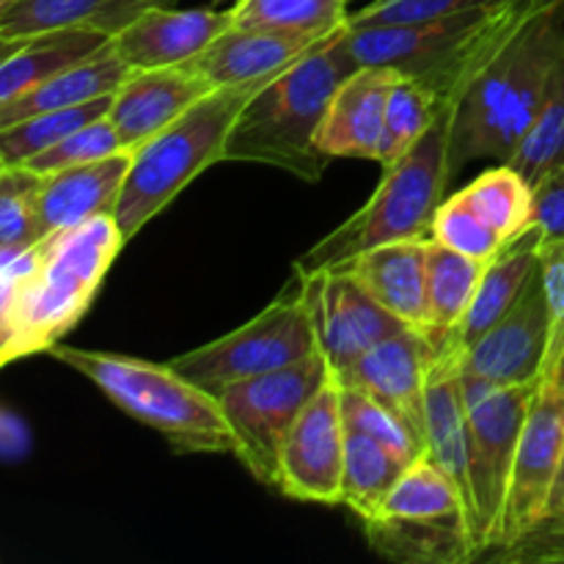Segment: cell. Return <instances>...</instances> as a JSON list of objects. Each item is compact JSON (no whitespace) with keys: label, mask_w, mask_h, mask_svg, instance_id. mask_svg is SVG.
<instances>
[{"label":"cell","mask_w":564,"mask_h":564,"mask_svg":"<svg viewBox=\"0 0 564 564\" xmlns=\"http://www.w3.org/2000/svg\"><path fill=\"white\" fill-rule=\"evenodd\" d=\"M538 246H540V231L529 229L512 242H507L494 259L485 262L482 279H479L474 301L468 306L466 317L457 325L455 336L446 347H460L468 350L477 339H482L521 297L527 290L529 279L538 273Z\"/></svg>","instance_id":"cell-23"},{"label":"cell","mask_w":564,"mask_h":564,"mask_svg":"<svg viewBox=\"0 0 564 564\" xmlns=\"http://www.w3.org/2000/svg\"><path fill=\"white\" fill-rule=\"evenodd\" d=\"M457 193L505 242H512L534 226L532 185L512 165L499 163L482 171Z\"/></svg>","instance_id":"cell-29"},{"label":"cell","mask_w":564,"mask_h":564,"mask_svg":"<svg viewBox=\"0 0 564 564\" xmlns=\"http://www.w3.org/2000/svg\"><path fill=\"white\" fill-rule=\"evenodd\" d=\"M356 69L341 22L248 99L229 132L224 163H262L317 182L330 163L317 147L319 124L339 83Z\"/></svg>","instance_id":"cell-2"},{"label":"cell","mask_w":564,"mask_h":564,"mask_svg":"<svg viewBox=\"0 0 564 564\" xmlns=\"http://www.w3.org/2000/svg\"><path fill=\"white\" fill-rule=\"evenodd\" d=\"M235 3H240V0H235Z\"/></svg>","instance_id":"cell-49"},{"label":"cell","mask_w":564,"mask_h":564,"mask_svg":"<svg viewBox=\"0 0 564 564\" xmlns=\"http://www.w3.org/2000/svg\"><path fill=\"white\" fill-rule=\"evenodd\" d=\"M538 383L494 386L460 369V391L468 411L474 455V505H477V549L479 556L490 549L507 485H510L512 460L518 441L527 424L529 408L538 397Z\"/></svg>","instance_id":"cell-10"},{"label":"cell","mask_w":564,"mask_h":564,"mask_svg":"<svg viewBox=\"0 0 564 564\" xmlns=\"http://www.w3.org/2000/svg\"><path fill=\"white\" fill-rule=\"evenodd\" d=\"M160 0H11L0 14V39L47 31H94L113 39Z\"/></svg>","instance_id":"cell-22"},{"label":"cell","mask_w":564,"mask_h":564,"mask_svg":"<svg viewBox=\"0 0 564 564\" xmlns=\"http://www.w3.org/2000/svg\"><path fill=\"white\" fill-rule=\"evenodd\" d=\"M231 25L273 31L330 33L347 22V0H240L229 9Z\"/></svg>","instance_id":"cell-34"},{"label":"cell","mask_w":564,"mask_h":564,"mask_svg":"<svg viewBox=\"0 0 564 564\" xmlns=\"http://www.w3.org/2000/svg\"><path fill=\"white\" fill-rule=\"evenodd\" d=\"M339 405L341 419H345V430H350V433H361L380 441V444L394 449L400 457H405L408 463H413L416 457L424 455L422 441H419L416 435L389 411V408H383L378 400L364 394V391L339 383Z\"/></svg>","instance_id":"cell-36"},{"label":"cell","mask_w":564,"mask_h":564,"mask_svg":"<svg viewBox=\"0 0 564 564\" xmlns=\"http://www.w3.org/2000/svg\"><path fill=\"white\" fill-rule=\"evenodd\" d=\"M116 152H124L119 143V135H116L113 124L105 119L91 121V124L80 127L72 135H66L64 141L50 147L47 152L36 154L25 163V169H31L33 174L44 176L53 174V171L61 169H72V165H83V163H94V160L110 158Z\"/></svg>","instance_id":"cell-38"},{"label":"cell","mask_w":564,"mask_h":564,"mask_svg":"<svg viewBox=\"0 0 564 564\" xmlns=\"http://www.w3.org/2000/svg\"><path fill=\"white\" fill-rule=\"evenodd\" d=\"M562 55L564 0L529 6L452 102V174L474 160L507 163L516 154Z\"/></svg>","instance_id":"cell-1"},{"label":"cell","mask_w":564,"mask_h":564,"mask_svg":"<svg viewBox=\"0 0 564 564\" xmlns=\"http://www.w3.org/2000/svg\"><path fill=\"white\" fill-rule=\"evenodd\" d=\"M562 460L564 389L554 383H540L527 424H523L521 441H518L505 507H501L494 540L485 554L512 545L549 516Z\"/></svg>","instance_id":"cell-11"},{"label":"cell","mask_w":564,"mask_h":564,"mask_svg":"<svg viewBox=\"0 0 564 564\" xmlns=\"http://www.w3.org/2000/svg\"><path fill=\"white\" fill-rule=\"evenodd\" d=\"M124 242L113 215H99L39 242L36 264L17 281L6 303L11 361L47 352L80 323Z\"/></svg>","instance_id":"cell-4"},{"label":"cell","mask_w":564,"mask_h":564,"mask_svg":"<svg viewBox=\"0 0 564 564\" xmlns=\"http://www.w3.org/2000/svg\"><path fill=\"white\" fill-rule=\"evenodd\" d=\"M328 33L273 31V28L229 25L204 53L191 61L215 88L268 77L314 47Z\"/></svg>","instance_id":"cell-21"},{"label":"cell","mask_w":564,"mask_h":564,"mask_svg":"<svg viewBox=\"0 0 564 564\" xmlns=\"http://www.w3.org/2000/svg\"><path fill=\"white\" fill-rule=\"evenodd\" d=\"M213 88V83L191 64L132 69L113 91L108 121L119 135L121 149L135 152L149 138L174 124Z\"/></svg>","instance_id":"cell-16"},{"label":"cell","mask_w":564,"mask_h":564,"mask_svg":"<svg viewBox=\"0 0 564 564\" xmlns=\"http://www.w3.org/2000/svg\"><path fill=\"white\" fill-rule=\"evenodd\" d=\"M11 3V0H0V14H3V9H6V6H9Z\"/></svg>","instance_id":"cell-47"},{"label":"cell","mask_w":564,"mask_h":564,"mask_svg":"<svg viewBox=\"0 0 564 564\" xmlns=\"http://www.w3.org/2000/svg\"><path fill=\"white\" fill-rule=\"evenodd\" d=\"M441 105L444 102L427 86L416 83L413 77H397V83L389 91V99H386L383 135H380L378 160L375 163L391 165L394 160H400L433 127Z\"/></svg>","instance_id":"cell-33"},{"label":"cell","mask_w":564,"mask_h":564,"mask_svg":"<svg viewBox=\"0 0 564 564\" xmlns=\"http://www.w3.org/2000/svg\"><path fill=\"white\" fill-rule=\"evenodd\" d=\"M400 72L389 66H358L339 83L317 132L319 152L334 158L378 160L386 99Z\"/></svg>","instance_id":"cell-18"},{"label":"cell","mask_w":564,"mask_h":564,"mask_svg":"<svg viewBox=\"0 0 564 564\" xmlns=\"http://www.w3.org/2000/svg\"><path fill=\"white\" fill-rule=\"evenodd\" d=\"M110 99H113V94L91 99V102L72 105V108L47 110V113L31 116V119L3 127L0 130V158H3L6 165H25L28 160L47 152L50 147L61 143L80 127L105 119L110 110Z\"/></svg>","instance_id":"cell-31"},{"label":"cell","mask_w":564,"mask_h":564,"mask_svg":"<svg viewBox=\"0 0 564 564\" xmlns=\"http://www.w3.org/2000/svg\"><path fill=\"white\" fill-rule=\"evenodd\" d=\"M50 356L91 380L116 408L163 435L187 455H235V438L218 397L182 378L171 364L53 345Z\"/></svg>","instance_id":"cell-5"},{"label":"cell","mask_w":564,"mask_h":564,"mask_svg":"<svg viewBox=\"0 0 564 564\" xmlns=\"http://www.w3.org/2000/svg\"><path fill=\"white\" fill-rule=\"evenodd\" d=\"M564 499V460H562V468H560V477H556V485H554V499H551V507L556 505V501Z\"/></svg>","instance_id":"cell-45"},{"label":"cell","mask_w":564,"mask_h":564,"mask_svg":"<svg viewBox=\"0 0 564 564\" xmlns=\"http://www.w3.org/2000/svg\"><path fill=\"white\" fill-rule=\"evenodd\" d=\"M549 3H560V0H529V6H549Z\"/></svg>","instance_id":"cell-46"},{"label":"cell","mask_w":564,"mask_h":564,"mask_svg":"<svg viewBox=\"0 0 564 564\" xmlns=\"http://www.w3.org/2000/svg\"><path fill=\"white\" fill-rule=\"evenodd\" d=\"M42 176L25 165H6L0 174V268L42 242L36 224V193Z\"/></svg>","instance_id":"cell-35"},{"label":"cell","mask_w":564,"mask_h":564,"mask_svg":"<svg viewBox=\"0 0 564 564\" xmlns=\"http://www.w3.org/2000/svg\"><path fill=\"white\" fill-rule=\"evenodd\" d=\"M427 242L400 240L369 248L341 268L408 328L427 336Z\"/></svg>","instance_id":"cell-20"},{"label":"cell","mask_w":564,"mask_h":564,"mask_svg":"<svg viewBox=\"0 0 564 564\" xmlns=\"http://www.w3.org/2000/svg\"><path fill=\"white\" fill-rule=\"evenodd\" d=\"M3 169H6V163H3V158H0V174H3Z\"/></svg>","instance_id":"cell-48"},{"label":"cell","mask_w":564,"mask_h":564,"mask_svg":"<svg viewBox=\"0 0 564 564\" xmlns=\"http://www.w3.org/2000/svg\"><path fill=\"white\" fill-rule=\"evenodd\" d=\"M485 556L501 564H564V499L551 507L532 532Z\"/></svg>","instance_id":"cell-41"},{"label":"cell","mask_w":564,"mask_h":564,"mask_svg":"<svg viewBox=\"0 0 564 564\" xmlns=\"http://www.w3.org/2000/svg\"><path fill=\"white\" fill-rule=\"evenodd\" d=\"M529 0L499 9L463 11L413 22L347 25V47L358 66H389L427 86L441 102H455L460 88L496 44L527 14Z\"/></svg>","instance_id":"cell-7"},{"label":"cell","mask_w":564,"mask_h":564,"mask_svg":"<svg viewBox=\"0 0 564 564\" xmlns=\"http://www.w3.org/2000/svg\"><path fill=\"white\" fill-rule=\"evenodd\" d=\"M430 240L441 242V246L452 248V251H460L466 257L479 259V262H488L494 259L501 248L507 246L466 202H463L460 193L444 198V204L438 207L433 220V237Z\"/></svg>","instance_id":"cell-37"},{"label":"cell","mask_w":564,"mask_h":564,"mask_svg":"<svg viewBox=\"0 0 564 564\" xmlns=\"http://www.w3.org/2000/svg\"><path fill=\"white\" fill-rule=\"evenodd\" d=\"M485 262L460 251L427 242V339L435 350H444L455 336L474 301Z\"/></svg>","instance_id":"cell-27"},{"label":"cell","mask_w":564,"mask_h":564,"mask_svg":"<svg viewBox=\"0 0 564 564\" xmlns=\"http://www.w3.org/2000/svg\"><path fill=\"white\" fill-rule=\"evenodd\" d=\"M560 163H564V55L551 75L532 127L518 143L516 154L507 160V165H512L529 185Z\"/></svg>","instance_id":"cell-32"},{"label":"cell","mask_w":564,"mask_h":564,"mask_svg":"<svg viewBox=\"0 0 564 564\" xmlns=\"http://www.w3.org/2000/svg\"><path fill=\"white\" fill-rule=\"evenodd\" d=\"M301 281L317 330V347L328 358L334 375L345 372L369 347L408 328L345 268L323 270Z\"/></svg>","instance_id":"cell-13"},{"label":"cell","mask_w":564,"mask_h":564,"mask_svg":"<svg viewBox=\"0 0 564 564\" xmlns=\"http://www.w3.org/2000/svg\"><path fill=\"white\" fill-rule=\"evenodd\" d=\"M130 171V152H116L94 163L44 174L36 193L39 237L58 235L88 224L99 215H113Z\"/></svg>","instance_id":"cell-19"},{"label":"cell","mask_w":564,"mask_h":564,"mask_svg":"<svg viewBox=\"0 0 564 564\" xmlns=\"http://www.w3.org/2000/svg\"><path fill=\"white\" fill-rule=\"evenodd\" d=\"M551 317L540 273L529 279L516 306L468 350H463L460 369L494 386H521L543 380L549 356Z\"/></svg>","instance_id":"cell-15"},{"label":"cell","mask_w":564,"mask_h":564,"mask_svg":"<svg viewBox=\"0 0 564 564\" xmlns=\"http://www.w3.org/2000/svg\"><path fill=\"white\" fill-rule=\"evenodd\" d=\"M130 72L132 69L119 58V53L113 47V39H110L108 44H102L88 58L66 66L58 75L47 77V80L39 83L36 88L25 91L22 97L0 105V130L9 124H17L22 119H31V116L47 113V110L72 108V105L110 97L124 83V77Z\"/></svg>","instance_id":"cell-24"},{"label":"cell","mask_w":564,"mask_h":564,"mask_svg":"<svg viewBox=\"0 0 564 564\" xmlns=\"http://www.w3.org/2000/svg\"><path fill=\"white\" fill-rule=\"evenodd\" d=\"M11 364V325L6 317V301L0 297V369Z\"/></svg>","instance_id":"cell-43"},{"label":"cell","mask_w":564,"mask_h":564,"mask_svg":"<svg viewBox=\"0 0 564 564\" xmlns=\"http://www.w3.org/2000/svg\"><path fill=\"white\" fill-rule=\"evenodd\" d=\"M534 193V229L543 240L564 237V163L545 171L532 185Z\"/></svg>","instance_id":"cell-42"},{"label":"cell","mask_w":564,"mask_h":564,"mask_svg":"<svg viewBox=\"0 0 564 564\" xmlns=\"http://www.w3.org/2000/svg\"><path fill=\"white\" fill-rule=\"evenodd\" d=\"M345 435L339 380L330 378L286 433L275 488L306 505H341Z\"/></svg>","instance_id":"cell-12"},{"label":"cell","mask_w":564,"mask_h":564,"mask_svg":"<svg viewBox=\"0 0 564 564\" xmlns=\"http://www.w3.org/2000/svg\"><path fill=\"white\" fill-rule=\"evenodd\" d=\"M334 378L323 352L292 367L226 386L218 394L220 411L235 438V455L253 479L275 488L279 457L286 433L314 394Z\"/></svg>","instance_id":"cell-8"},{"label":"cell","mask_w":564,"mask_h":564,"mask_svg":"<svg viewBox=\"0 0 564 564\" xmlns=\"http://www.w3.org/2000/svg\"><path fill=\"white\" fill-rule=\"evenodd\" d=\"M347 3H350V0H347Z\"/></svg>","instance_id":"cell-50"},{"label":"cell","mask_w":564,"mask_h":564,"mask_svg":"<svg viewBox=\"0 0 564 564\" xmlns=\"http://www.w3.org/2000/svg\"><path fill=\"white\" fill-rule=\"evenodd\" d=\"M273 75L213 88L174 124L130 152V171L113 209V220L127 242L141 235L143 226L158 218L209 165L224 163L237 116Z\"/></svg>","instance_id":"cell-6"},{"label":"cell","mask_w":564,"mask_h":564,"mask_svg":"<svg viewBox=\"0 0 564 564\" xmlns=\"http://www.w3.org/2000/svg\"><path fill=\"white\" fill-rule=\"evenodd\" d=\"M435 358H438V350L433 341L422 330L405 328L369 347L345 372L334 378L341 386H352L389 408L424 444V394H427V375Z\"/></svg>","instance_id":"cell-14"},{"label":"cell","mask_w":564,"mask_h":564,"mask_svg":"<svg viewBox=\"0 0 564 564\" xmlns=\"http://www.w3.org/2000/svg\"><path fill=\"white\" fill-rule=\"evenodd\" d=\"M452 102L441 105L433 127L391 165L369 202L330 235L295 259L297 279L341 268L369 248L400 240H430L433 220L449 187Z\"/></svg>","instance_id":"cell-3"},{"label":"cell","mask_w":564,"mask_h":564,"mask_svg":"<svg viewBox=\"0 0 564 564\" xmlns=\"http://www.w3.org/2000/svg\"><path fill=\"white\" fill-rule=\"evenodd\" d=\"M110 39L94 31H47L22 39H0V105L22 97L66 66L97 53Z\"/></svg>","instance_id":"cell-25"},{"label":"cell","mask_w":564,"mask_h":564,"mask_svg":"<svg viewBox=\"0 0 564 564\" xmlns=\"http://www.w3.org/2000/svg\"><path fill=\"white\" fill-rule=\"evenodd\" d=\"M314 352H319L317 330L306 297L281 295L231 334L176 356L171 367L218 397L226 386L292 367Z\"/></svg>","instance_id":"cell-9"},{"label":"cell","mask_w":564,"mask_h":564,"mask_svg":"<svg viewBox=\"0 0 564 564\" xmlns=\"http://www.w3.org/2000/svg\"><path fill=\"white\" fill-rule=\"evenodd\" d=\"M545 383H554V386H560V389H564V347L560 352V361H556L554 372H551V378L545 380Z\"/></svg>","instance_id":"cell-44"},{"label":"cell","mask_w":564,"mask_h":564,"mask_svg":"<svg viewBox=\"0 0 564 564\" xmlns=\"http://www.w3.org/2000/svg\"><path fill=\"white\" fill-rule=\"evenodd\" d=\"M538 273L543 281L545 303H549V317H551V339H549V356H545L543 380L551 378L560 352L564 347V237H540L538 246Z\"/></svg>","instance_id":"cell-40"},{"label":"cell","mask_w":564,"mask_h":564,"mask_svg":"<svg viewBox=\"0 0 564 564\" xmlns=\"http://www.w3.org/2000/svg\"><path fill=\"white\" fill-rule=\"evenodd\" d=\"M512 0H372L364 9L347 14V25H383V22H413L430 17L463 14V11L499 9Z\"/></svg>","instance_id":"cell-39"},{"label":"cell","mask_w":564,"mask_h":564,"mask_svg":"<svg viewBox=\"0 0 564 564\" xmlns=\"http://www.w3.org/2000/svg\"><path fill=\"white\" fill-rule=\"evenodd\" d=\"M375 518H397V521H449V518H466L460 490L455 488L444 468L427 455L416 457L389 499L383 501Z\"/></svg>","instance_id":"cell-30"},{"label":"cell","mask_w":564,"mask_h":564,"mask_svg":"<svg viewBox=\"0 0 564 564\" xmlns=\"http://www.w3.org/2000/svg\"><path fill=\"white\" fill-rule=\"evenodd\" d=\"M367 538L378 554L408 564H457L479 560L466 518L449 521H397L369 518Z\"/></svg>","instance_id":"cell-26"},{"label":"cell","mask_w":564,"mask_h":564,"mask_svg":"<svg viewBox=\"0 0 564 564\" xmlns=\"http://www.w3.org/2000/svg\"><path fill=\"white\" fill-rule=\"evenodd\" d=\"M411 463L369 435H345V466H341V505L350 507L361 521L380 512L383 501L400 482Z\"/></svg>","instance_id":"cell-28"},{"label":"cell","mask_w":564,"mask_h":564,"mask_svg":"<svg viewBox=\"0 0 564 564\" xmlns=\"http://www.w3.org/2000/svg\"><path fill=\"white\" fill-rule=\"evenodd\" d=\"M229 25V11L152 6L113 36V47L130 69L182 66L204 53Z\"/></svg>","instance_id":"cell-17"}]
</instances>
